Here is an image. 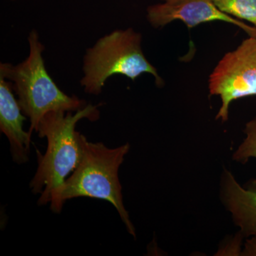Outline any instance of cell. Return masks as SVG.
Masks as SVG:
<instances>
[{
    "label": "cell",
    "mask_w": 256,
    "mask_h": 256,
    "mask_svg": "<svg viewBox=\"0 0 256 256\" xmlns=\"http://www.w3.org/2000/svg\"><path fill=\"white\" fill-rule=\"evenodd\" d=\"M100 112L97 106H86L73 114L65 111H52L42 118L36 132L40 138H46L47 149L42 154L36 150L38 168L30 182L34 194H41L40 206L50 203L56 214L62 212L60 191L67 176L76 168L82 154L79 136L76 126L84 118L95 121Z\"/></svg>",
    "instance_id": "obj_1"
},
{
    "label": "cell",
    "mask_w": 256,
    "mask_h": 256,
    "mask_svg": "<svg viewBox=\"0 0 256 256\" xmlns=\"http://www.w3.org/2000/svg\"><path fill=\"white\" fill-rule=\"evenodd\" d=\"M79 143L82 149L80 160L60 190V204L64 206L67 200L78 197L105 200L116 208L128 233L136 238V229L124 208L118 178L120 166L130 146L127 143L111 149L101 142H89L80 133Z\"/></svg>",
    "instance_id": "obj_2"
},
{
    "label": "cell",
    "mask_w": 256,
    "mask_h": 256,
    "mask_svg": "<svg viewBox=\"0 0 256 256\" xmlns=\"http://www.w3.org/2000/svg\"><path fill=\"white\" fill-rule=\"evenodd\" d=\"M30 52L22 63L13 66L1 64L0 76L14 82L13 90L23 114L30 118L28 133L37 131L42 118L52 111H78L86 102L70 97L58 88L45 68L42 58L44 46L38 34L32 31L28 36Z\"/></svg>",
    "instance_id": "obj_3"
},
{
    "label": "cell",
    "mask_w": 256,
    "mask_h": 256,
    "mask_svg": "<svg viewBox=\"0 0 256 256\" xmlns=\"http://www.w3.org/2000/svg\"><path fill=\"white\" fill-rule=\"evenodd\" d=\"M142 36L132 28L116 30L100 38L88 50L84 58L82 84L87 94L98 95L109 77L126 76L134 82L142 74H150L156 85L162 86V79L156 69L144 56Z\"/></svg>",
    "instance_id": "obj_4"
},
{
    "label": "cell",
    "mask_w": 256,
    "mask_h": 256,
    "mask_svg": "<svg viewBox=\"0 0 256 256\" xmlns=\"http://www.w3.org/2000/svg\"><path fill=\"white\" fill-rule=\"evenodd\" d=\"M210 95L220 96L216 119L228 120L234 100L256 96V36H249L236 50L225 54L208 78Z\"/></svg>",
    "instance_id": "obj_5"
},
{
    "label": "cell",
    "mask_w": 256,
    "mask_h": 256,
    "mask_svg": "<svg viewBox=\"0 0 256 256\" xmlns=\"http://www.w3.org/2000/svg\"><path fill=\"white\" fill-rule=\"evenodd\" d=\"M163 3L152 5L148 9V20L152 26L162 28L180 20L188 28L201 24L220 21L240 28L249 36H256V26L225 14L213 0H162Z\"/></svg>",
    "instance_id": "obj_6"
},
{
    "label": "cell",
    "mask_w": 256,
    "mask_h": 256,
    "mask_svg": "<svg viewBox=\"0 0 256 256\" xmlns=\"http://www.w3.org/2000/svg\"><path fill=\"white\" fill-rule=\"evenodd\" d=\"M12 90V82L0 76V130L9 140L13 161L20 164L28 162L32 136L24 130L26 116Z\"/></svg>",
    "instance_id": "obj_7"
},
{
    "label": "cell",
    "mask_w": 256,
    "mask_h": 256,
    "mask_svg": "<svg viewBox=\"0 0 256 256\" xmlns=\"http://www.w3.org/2000/svg\"><path fill=\"white\" fill-rule=\"evenodd\" d=\"M220 198L244 237H256V188H242L228 170L220 182Z\"/></svg>",
    "instance_id": "obj_8"
},
{
    "label": "cell",
    "mask_w": 256,
    "mask_h": 256,
    "mask_svg": "<svg viewBox=\"0 0 256 256\" xmlns=\"http://www.w3.org/2000/svg\"><path fill=\"white\" fill-rule=\"evenodd\" d=\"M225 14L256 26V0H213Z\"/></svg>",
    "instance_id": "obj_9"
},
{
    "label": "cell",
    "mask_w": 256,
    "mask_h": 256,
    "mask_svg": "<svg viewBox=\"0 0 256 256\" xmlns=\"http://www.w3.org/2000/svg\"><path fill=\"white\" fill-rule=\"evenodd\" d=\"M246 138L232 158L237 162L246 164L250 158H256V116L246 124Z\"/></svg>",
    "instance_id": "obj_10"
},
{
    "label": "cell",
    "mask_w": 256,
    "mask_h": 256,
    "mask_svg": "<svg viewBox=\"0 0 256 256\" xmlns=\"http://www.w3.org/2000/svg\"><path fill=\"white\" fill-rule=\"evenodd\" d=\"M240 255L256 256V237H252L245 244V248Z\"/></svg>",
    "instance_id": "obj_11"
}]
</instances>
